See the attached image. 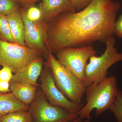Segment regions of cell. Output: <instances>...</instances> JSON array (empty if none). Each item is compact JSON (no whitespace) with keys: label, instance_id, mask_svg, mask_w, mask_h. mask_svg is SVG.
I'll return each instance as SVG.
<instances>
[{"label":"cell","instance_id":"cell-14","mask_svg":"<svg viewBox=\"0 0 122 122\" xmlns=\"http://www.w3.org/2000/svg\"><path fill=\"white\" fill-rule=\"evenodd\" d=\"M30 106L18 100L12 92L3 93L0 92V118L11 112L28 110Z\"/></svg>","mask_w":122,"mask_h":122},{"label":"cell","instance_id":"cell-19","mask_svg":"<svg viewBox=\"0 0 122 122\" xmlns=\"http://www.w3.org/2000/svg\"><path fill=\"white\" fill-rule=\"evenodd\" d=\"M29 19L33 21H38L42 20L41 13L39 8L33 5L29 8L26 11Z\"/></svg>","mask_w":122,"mask_h":122},{"label":"cell","instance_id":"cell-22","mask_svg":"<svg viewBox=\"0 0 122 122\" xmlns=\"http://www.w3.org/2000/svg\"><path fill=\"white\" fill-rule=\"evenodd\" d=\"M114 34L119 38L122 39V13L115 23Z\"/></svg>","mask_w":122,"mask_h":122},{"label":"cell","instance_id":"cell-5","mask_svg":"<svg viewBox=\"0 0 122 122\" xmlns=\"http://www.w3.org/2000/svg\"><path fill=\"white\" fill-rule=\"evenodd\" d=\"M28 111L32 122H70L79 115V112L74 113L62 107L51 105L40 89Z\"/></svg>","mask_w":122,"mask_h":122},{"label":"cell","instance_id":"cell-11","mask_svg":"<svg viewBox=\"0 0 122 122\" xmlns=\"http://www.w3.org/2000/svg\"><path fill=\"white\" fill-rule=\"evenodd\" d=\"M39 8L42 20L47 23L60 13L66 11L75 12L70 0H41Z\"/></svg>","mask_w":122,"mask_h":122},{"label":"cell","instance_id":"cell-13","mask_svg":"<svg viewBox=\"0 0 122 122\" xmlns=\"http://www.w3.org/2000/svg\"><path fill=\"white\" fill-rule=\"evenodd\" d=\"M6 17L9 25L13 43L25 46V25L20 10L6 15Z\"/></svg>","mask_w":122,"mask_h":122},{"label":"cell","instance_id":"cell-9","mask_svg":"<svg viewBox=\"0 0 122 122\" xmlns=\"http://www.w3.org/2000/svg\"><path fill=\"white\" fill-rule=\"evenodd\" d=\"M41 87L46 98L53 106L64 107L74 113H79L85 103L77 104L68 99L57 87L50 68L44 65L41 75Z\"/></svg>","mask_w":122,"mask_h":122},{"label":"cell","instance_id":"cell-6","mask_svg":"<svg viewBox=\"0 0 122 122\" xmlns=\"http://www.w3.org/2000/svg\"><path fill=\"white\" fill-rule=\"evenodd\" d=\"M41 57L42 55L37 50L0 39V66L9 67L15 74Z\"/></svg>","mask_w":122,"mask_h":122},{"label":"cell","instance_id":"cell-23","mask_svg":"<svg viewBox=\"0 0 122 122\" xmlns=\"http://www.w3.org/2000/svg\"><path fill=\"white\" fill-rule=\"evenodd\" d=\"M20 8L26 11L31 6L35 5V4L39 0H15Z\"/></svg>","mask_w":122,"mask_h":122},{"label":"cell","instance_id":"cell-7","mask_svg":"<svg viewBox=\"0 0 122 122\" xmlns=\"http://www.w3.org/2000/svg\"><path fill=\"white\" fill-rule=\"evenodd\" d=\"M96 53L94 48L89 46L80 48H63L56 53V56L60 64L74 74L85 84V71L86 62Z\"/></svg>","mask_w":122,"mask_h":122},{"label":"cell","instance_id":"cell-10","mask_svg":"<svg viewBox=\"0 0 122 122\" xmlns=\"http://www.w3.org/2000/svg\"><path fill=\"white\" fill-rule=\"evenodd\" d=\"M45 64L43 57L33 60L14 75L10 83H28L38 86L37 80Z\"/></svg>","mask_w":122,"mask_h":122},{"label":"cell","instance_id":"cell-15","mask_svg":"<svg viewBox=\"0 0 122 122\" xmlns=\"http://www.w3.org/2000/svg\"><path fill=\"white\" fill-rule=\"evenodd\" d=\"M0 122H32L28 110H21L9 113L0 118Z\"/></svg>","mask_w":122,"mask_h":122},{"label":"cell","instance_id":"cell-17","mask_svg":"<svg viewBox=\"0 0 122 122\" xmlns=\"http://www.w3.org/2000/svg\"><path fill=\"white\" fill-rule=\"evenodd\" d=\"M20 8L15 0H0V14L6 16L18 11Z\"/></svg>","mask_w":122,"mask_h":122},{"label":"cell","instance_id":"cell-16","mask_svg":"<svg viewBox=\"0 0 122 122\" xmlns=\"http://www.w3.org/2000/svg\"><path fill=\"white\" fill-rule=\"evenodd\" d=\"M0 39L13 43L9 25L5 15L0 14Z\"/></svg>","mask_w":122,"mask_h":122},{"label":"cell","instance_id":"cell-25","mask_svg":"<svg viewBox=\"0 0 122 122\" xmlns=\"http://www.w3.org/2000/svg\"><path fill=\"white\" fill-rule=\"evenodd\" d=\"M82 121H83V119L79 117L78 118H77L75 120L70 122H82Z\"/></svg>","mask_w":122,"mask_h":122},{"label":"cell","instance_id":"cell-2","mask_svg":"<svg viewBox=\"0 0 122 122\" xmlns=\"http://www.w3.org/2000/svg\"><path fill=\"white\" fill-rule=\"evenodd\" d=\"M118 90L117 79L113 75L107 77L98 84H90L86 88V103L79 112V117L91 118V113L94 109L97 116L110 110L114 103Z\"/></svg>","mask_w":122,"mask_h":122},{"label":"cell","instance_id":"cell-20","mask_svg":"<svg viewBox=\"0 0 122 122\" xmlns=\"http://www.w3.org/2000/svg\"><path fill=\"white\" fill-rule=\"evenodd\" d=\"M12 70L7 66H3L0 70V80L10 82L14 75Z\"/></svg>","mask_w":122,"mask_h":122},{"label":"cell","instance_id":"cell-1","mask_svg":"<svg viewBox=\"0 0 122 122\" xmlns=\"http://www.w3.org/2000/svg\"><path fill=\"white\" fill-rule=\"evenodd\" d=\"M122 7L117 1L92 0L78 12L66 11L47 23L48 50L52 54L66 48L106 43L114 35L116 15Z\"/></svg>","mask_w":122,"mask_h":122},{"label":"cell","instance_id":"cell-8","mask_svg":"<svg viewBox=\"0 0 122 122\" xmlns=\"http://www.w3.org/2000/svg\"><path fill=\"white\" fill-rule=\"evenodd\" d=\"M20 11L25 25V46L38 51L46 59L49 51L47 46V23L42 20L33 21L29 19L26 11L20 7Z\"/></svg>","mask_w":122,"mask_h":122},{"label":"cell","instance_id":"cell-21","mask_svg":"<svg viewBox=\"0 0 122 122\" xmlns=\"http://www.w3.org/2000/svg\"><path fill=\"white\" fill-rule=\"evenodd\" d=\"M75 10L80 11L87 7L92 0H70Z\"/></svg>","mask_w":122,"mask_h":122},{"label":"cell","instance_id":"cell-26","mask_svg":"<svg viewBox=\"0 0 122 122\" xmlns=\"http://www.w3.org/2000/svg\"><path fill=\"white\" fill-rule=\"evenodd\" d=\"M91 118L86 119V120L84 121H82V122H91Z\"/></svg>","mask_w":122,"mask_h":122},{"label":"cell","instance_id":"cell-18","mask_svg":"<svg viewBox=\"0 0 122 122\" xmlns=\"http://www.w3.org/2000/svg\"><path fill=\"white\" fill-rule=\"evenodd\" d=\"M117 122H122V91L118 90L115 102L110 109Z\"/></svg>","mask_w":122,"mask_h":122},{"label":"cell","instance_id":"cell-4","mask_svg":"<svg viewBox=\"0 0 122 122\" xmlns=\"http://www.w3.org/2000/svg\"><path fill=\"white\" fill-rule=\"evenodd\" d=\"M116 39L113 34L109 36L106 42V48L100 56L95 55L90 58V61L85 68L86 87L92 83L98 84L107 77V70L115 63L122 61V53L115 46Z\"/></svg>","mask_w":122,"mask_h":122},{"label":"cell","instance_id":"cell-3","mask_svg":"<svg viewBox=\"0 0 122 122\" xmlns=\"http://www.w3.org/2000/svg\"><path fill=\"white\" fill-rule=\"evenodd\" d=\"M49 51L44 65L51 70L57 87L73 102L82 103V99L86 88L85 84L74 74L60 64L53 54Z\"/></svg>","mask_w":122,"mask_h":122},{"label":"cell","instance_id":"cell-24","mask_svg":"<svg viewBox=\"0 0 122 122\" xmlns=\"http://www.w3.org/2000/svg\"><path fill=\"white\" fill-rule=\"evenodd\" d=\"M10 82L0 80V92L5 93H10Z\"/></svg>","mask_w":122,"mask_h":122},{"label":"cell","instance_id":"cell-12","mask_svg":"<svg viewBox=\"0 0 122 122\" xmlns=\"http://www.w3.org/2000/svg\"><path fill=\"white\" fill-rule=\"evenodd\" d=\"M11 92L18 100L30 106L34 100L37 91L36 86L28 83H10Z\"/></svg>","mask_w":122,"mask_h":122}]
</instances>
